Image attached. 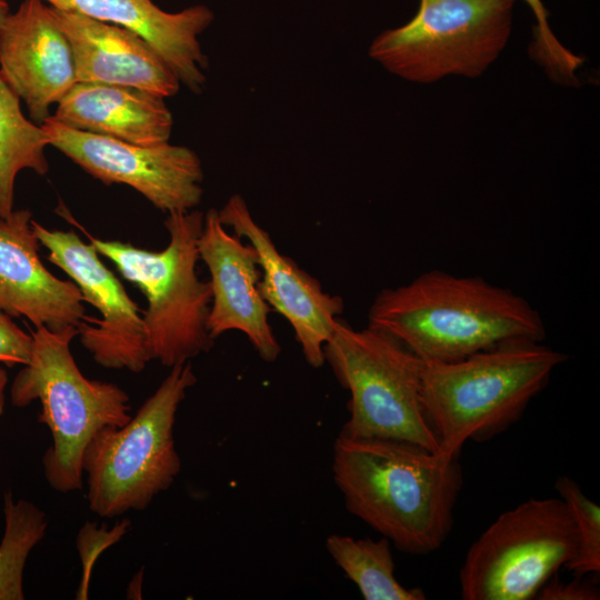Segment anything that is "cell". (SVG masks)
<instances>
[{"label":"cell","instance_id":"cell-25","mask_svg":"<svg viewBox=\"0 0 600 600\" xmlns=\"http://www.w3.org/2000/svg\"><path fill=\"white\" fill-rule=\"evenodd\" d=\"M32 336L13 322L11 317L0 310V364L13 367L29 361Z\"/></svg>","mask_w":600,"mask_h":600},{"label":"cell","instance_id":"cell-9","mask_svg":"<svg viewBox=\"0 0 600 600\" xmlns=\"http://www.w3.org/2000/svg\"><path fill=\"white\" fill-rule=\"evenodd\" d=\"M577 531L558 498L502 512L470 546L459 572L463 600H529L574 558Z\"/></svg>","mask_w":600,"mask_h":600},{"label":"cell","instance_id":"cell-18","mask_svg":"<svg viewBox=\"0 0 600 600\" xmlns=\"http://www.w3.org/2000/svg\"><path fill=\"white\" fill-rule=\"evenodd\" d=\"M52 117L81 131L140 146L168 142L173 127L164 98L99 82H76Z\"/></svg>","mask_w":600,"mask_h":600},{"label":"cell","instance_id":"cell-10","mask_svg":"<svg viewBox=\"0 0 600 600\" xmlns=\"http://www.w3.org/2000/svg\"><path fill=\"white\" fill-rule=\"evenodd\" d=\"M41 126L50 146L104 184L129 186L167 213L189 211L201 202V160L186 146L129 143L68 127L52 116Z\"/></svg>","mask_w":600,"mask_h":600},{"label":"cell","instance_id":"cell-12","mask_svg":"<svg viewBox=\"0 0 600 600\" xmlns=\"http://www.w3.org/2000/svg\"><path fill=\"white\" fill-rule=\"evenodd\" d=\"M218 214L224 227L233 229L236 236L246 238L256 249L262 298L290 323L307 363L312 368L322 367L323 347L344 310L342 298L324 292L316 278L278 250L240 194H232Z\"/></svg>","mask_w":600,"mask_h":600},{"label":"cell","instance_id":"cell-13","mask_svg":"<svg viewBox=\"0 0 600 600\" xmlns=\"http://www.w3.org/2000/svg\"><path fill=\"white\" fill-rule=\"evenodd\" d=\"M198 251L210 273V337L216 340L227 331H241L264 362H274L281 348L268 321L271 309L259 291L261 268L256 249L231 236L218 210L209 209Z\"/></svg>","mask_w":600,"mask_h":600},{"label":"cell","instance_id":"cell-11","mask_svg":"<svg viewBox=\"0 0 600 600\" xmlns=\"http://www.w3.org/2000/svg\"><path fill=\"white\" fill-rule=\"evenodd\" d=\"M31 226L48 250L47 259L72 279L83 301L100 313L99 319L89 317L79 327L82 347L101 367L141 372L151 361L143 318L123 284L101 261L92 243L74 231L50 230L33 219Z\"/></svg>","mask_w":600,"mask_h":600},{"label":"cell","instance_id":"cell-17","mask_svg":"<svg viewBox=\"0 0 600 600\" xmlns=\"http://www.w3.org/2000/svg\"><path fill=\"white\" fill-rule=\"evenodd\" d=\"M51 7L119 26L144 39L170 66L181 84L201 93L207 83L208 57L199 36L214 20L204 4L167 12L152 0H43Z\"/></svg>","mask_w":600,"mask_h":600},{"label":"cell","instance_id":"cell-15","mask_svg":"<svg viewBox=\"0 0 600 600\" xmlns=\"http://www.w3.org/2000/svg\"><path fill=\"white\" fill-rule=\"evenodd\" d=\"M31 221L27 209L0 218V310L52 331L79 328L89 318L82 294L43 266Z\"/></svg>","mask_w":600,"mask_h":600},{"label":"cell","instance_id":"cell-6","mask_svg":"<svg viewBox=\"0 0 600 600\" xmlns=\"http://www.w3.org/2000/svg\"><path fill=\"white\" fill-rule=\"evenodd\" d=\"M170 369L127 423L102 428L84 449L82 472L89 509L102 518L148 508L181 470L174 423L197 377L190 361Z\"/></svg>","mask_w":600,"mask_h":600},{"label":"cell","instance_id":"cell-2","mask_svg":"<svg viewBox=\"0 0 600 600\" xmlns=\"http://www.w3.org/2000/svg\"><path fill=\"white\" fill-rule=\"evenodd\" d=\"M368 327L392 337L426 363L456 361L508 341L546 338L541 314L523 297L478 276L436 269L381 290L370 306Z\"/></svg>","mask_w":600,"mask_h":600},{"label":"cell","instance_id":"cell-16","mask_svg":"<svg viewBox=\"0 0 600 600\" xmlns=\"http://www.w3.org/2000/svg\"><path fill=\"white\" fill-rule=\"evenodd\" d=\"M73 54L77 82L137 88L162 98L181 82L163 58L139 34L83 14L53 8Z\"/></svg>","mask_w":600,"mask_h":600},{"label":"cell","instance_id":"cell-22","mask_svg":"<svg viewBox=\"0 0 600 600\" xmlns=\"http://www.w3.org/2000/svg\"><path fill=\"white\" fill-rule=\"evenodd\" d=\"M559 498L566 503L573 519L578 547L574 558L566 569L577 577L600 571V507L589 499L573 479L560 476L554 482Z\"/></svg>","mask_w":600,"mask_h":600},{"label":"cell","instance_id":"cell-19","mask_svg":"<svg viewBox=\"0 0 600 600\" xmlns=\"http://www.w3.org/2000/svg\"><path fill=\"white\" fill-rule=\"evenodd\" d=\"M47 146L46 130L23 116L20 98L0 77V218L13 211L16 178L21 170L40 176L48 172Z\"/></svg>","mask_w":600,"mask_h":600},{"label":"cell","instance_id":"cell-14","mask_svg":"<svg viewBox=\"0 0 600 600\" xmlns=\"http://www.w3.org/2000/svg\"><path fill=\"white\" fill-rule=\"evenodd\" d=\"M0 77L40 124L77 82L70 43L46 1L23 0L4 20Z\"/></svg>","mask_w":600,"mask_h":600},{"label":"cell","instance_id":"cell-5","mask_svg":"<svg viewBox=\"0 0 600 600\" xmlns=\"http://www.w3.org/2000/svg\"><path fill=\"white\" fill-rule=\"evenodd\" d=\"M203 219L196 209L168 213L164 227L170 238L161 251L89 236L99 254L144 294L147 349L151 360L168 368L208 352L214 342L207 328L210 283L197 273Z\"/></svg>","mask_w":600,"mask_h":600},{"label":"cell","instance_id":"cell-26","mask_svg":"<svg viewBox=\"0 0 600 600\" xmlns=\"http://www.w3.org/2000/svg\"><path fill=\"white\" fill-rule=\"evenodd\" d=\"M599 588L581 580L579 577L570 582H563L554 574L539 590L534 599L540 600H598Z\"/></svg>","mask_w":600,"mask_h":600},{"label":"cell","instance_id":"cell-21","mask_svg":"<svg viewBox=\"0 0 600 600\" xmlns=\"http://www.w3.org/2000/svg\"><path fill=\"white\" fill-rule=\"evenodd\" d=\"M4 531L0 541V600H23V572L30 552L43 539L46 513L32 502L3 497Z\"/></svg>","mask_w":600,"mask_h":600},{"label":"cell","instance_id":"cell-3","mask_svg":"<svg viewBox=\"0 0 600 600\" xmlns=\"http://www.w3.org/2000/svg\"><path fill=\"white\" fill-rule=\"evenodd\" d=\"M568 356L542 341L503 342L450 362H423L422 402L438 454L459 457L516 423Z\"/></svg>","mask_w":600,"mask_h":600},{"label":"cell","instance_id":"cell-20","mask_svg":"<svg viewBox=\"0 0 600 600\" xmlns=\"http://www.w3.org/2000/svg\"><path fill=\"white\" fill-rule=\"evenodd\" d=\"M326 548L336 564L359 589L366 600H424L421 588H407L394 576V560L391 542L356 539L332 533L326 540Z\"/></svg>","mask_w":600,"mask_h":600},{"label":"cell","instance_id":"cell-4","mask_svg":"<svg viewBox=\"0 0 600 600\" xmlns=\"http://www.w3.org/2000/svg\"><path fill=\"white\" fill-rule=\"evenodd\" d=\"M30 333L31 354L11 384V403L23 408L39 401L38 420L52 437L42 457L46 480L58 492L78 491L87 444L102 428L130 420V397L116 383L82 374L71 352L79 328L52 331L40 326Z\"/></svg>","mask_w":600,"mask_h":600},{"label":"cell","instance_id":"cell-1","mask_svg":"<svg viewBox=\"0 0 600 600\" xmlns=\"http://www.w3.org/2000/svg\"><path fill=\"white\" fill-rule=\"evenodd\" d=\"M332 474L346 509L401 552L432 553L451 532L463 484L458 457L446 459L401 440L339 433Z\"/></svg>","mask_w":600,"mask_h":600},{"label":"cell","instance_id":"cell-8","mask_svg":"<svg viewBox=\"0 0 600 600\" xmlns=\"http://www.w3.org/2000/svg\"><path fill=\"white\" fill-rule=\"evenodd\" d=\"M514 6L516 0H420L408 22L372 40L369 57L414 83L481 77L509 42Z\"/></svg>","mask_w":600,"mask_h":600},{"label":"cell","instance_id":"cell-23","mask_svg":"<svg viewBox=\"0 0 600 600\" xmlns=\"http://www.w3.org/2000/svg\"><path fill=\"white\" fill-rule=\"evenodd\" d=\"M534 17L529 56L558 84L577 86V70L583 59L564 47L549 24V12L542 0H522Z\"/></svg>","mask_w":600,"mask_h":600},{"label":"cell","instance_id":"cell-24","mask_svg":"<svg viewBox=\"0 0 600 600\" xmlns=\"http://www.w3.org/2000/svg\"><path fill=\"white\" fill-rule=\"evenodd\" d=\"M94 524L96 523L88 522L81 529L90 538L93 544L80 536L78 537V540H77L78 548L80 550V554L82 559V571H83L80 591L77 593L78 597L82 596L81 599L87 598V589H88L89 578L91 574V568L93 566L94 559L99 556L96 550H98L100 553L101 550L106 549L108 546L118 541L126 533L130 522L124 520L120 523V526H117L112 531H106L102 528L97 529Z\"/></svg>","mask_w":600,"mask_h":600},{"label":"cell","instance_id":"cell-27","mask_svg":"<svg viewBox=\"0 0 600 600\" xmlns=\"http://www.w3.org/2000/svg\"><path fill=\"white\" fill-rule=\"evenodd\" d=\"M8 384V373L3 368V364H0V417L3 413L6 404V389Z\"/></svg>","mask_w":600,"mask_h":600},{"label":"cell","instance_id":"cell-28","mask_svg":"<svg viewBox=\"0 0 600 600\" xmlns=\"http://www.w3.org/2000/svg\"><path fill=\"white\" fill-rule=\"evenodd\" d=\"M10 11H9V4L7 0H0V28L2 27Z\"/></svg>","mask_w":600,"mask_h":600},{"label":"cell","instance_id":"cell-7","mask_svg":"<svg viewBox=\"0 0 600 600\" xmlns=\"http://www.w3.org/2000/svg\"><path fill=\"white\" fill-rule=\"evenodd\" d=\"M323 357L350 393L340 434L401 440L439 452L422 402L421 359L379 330H357L340 319Z\"/></svg>","mask_w":600,"mask_h":600}]
</instances>
